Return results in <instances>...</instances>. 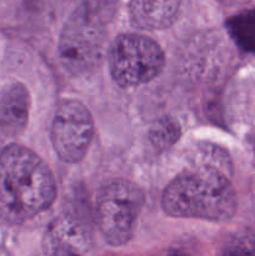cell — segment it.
Masks as SVG:
<instances>
[{"mask_svg": "<svg viewBox=\"0 0 255 256\" xmlns=\"http://www.w3.org/2000/svg\"><path fill=\"white\" fill-rule=\"evenodd\" d=\"M219 256H255V230H244L228 238Z\"/></svg>", "mask_w": 255, "mask_h": 256, "instance_id": "11", "label": "cell"}, {"mask_svg": "<svg viewBox=\"0 0 255 256\" xmlns=\"http://www.w3.org/2000/svg\"><path fill=\"white\" fill-rule=\"evenodd\" d=\"M56 185L49 166L34 152L12 144L0 152V220L22 224L54 202Z\"/></svg>", "mask_w": 255, "mask_h": 256, "instance_id": "1", "label": "cell"}, {"mask_svg": "<svg viewBox=\"0 0 255 256\" xmlns=\"http://www.w3.org/2000/svg\"><path fill=\"white\" fill-rule=\"evenodd\" d=\"M236 194L225 170L210 165L186 169L162 194V205L174 218L226 222L236 212Z\"/></svg>", "mask_w": 255, "mask_h": 256, "instance_id": "2", "label": "cell"}, {"mask_svg": "<svg viewBox=\"0 0 255 256\" xmlns=\"http://www.w3.org/2000/svg\"><path fill=\"white\" fill-rule=\"evenodd\" d=\"M180 135V128L172 119H162L152 128L149 132L150 142L155 149H168Z\"/></svg>", "mask_w": 255, "mask_h": 256, "instance_id": "12", "label": "cell"}, {"mask_svg": "<svg viewBox=\"0 0 255 256\" xmlns=\"http://www.w3.org/2000/svg\"><path fill=\"white\" fill-rule=\"evenodd\" d=\"M154 256H192L188 252H182V250H165V252H159V254L154 255Z\"/></svg>", "mask_w": 255, "mask_h": 256, "instance_id": "13", "label": "cell"}, {"mask_svg": "<svg viewBox=\"0 0 255 256\" xmlns=\"http://www.w3.org/2000/svg\"><path fill=\"white\" fill-rule=\"evenodd\" d=\"M144 204V192L134 182L114 180L96 198V222L104 239L120 246L132 238Z\"/></svg>", "mask_w": 255, "mask_h": 256, "instance_id": "4", "label": "cell"}, {"mask_svg": "<svg viewBox=\"0 0 255 256\" xmlns=\"http://www.w3.org/2000/svg\"><path fill=\"white\" fill-rule=\"evenodd\" d=\"M234 42L245 52L255 55V10H248L229 19L226 24Z\"/></svg>", "mask_w": 255, "mask_h": 256, "instance_id": "10", "label": "cell"}, {"mask_svg": "<svg viewBox=\"0 0 255 256\" xmlns=\"http://www.w3.org/2000/svg\"><path fill=\"white\" fill-rule=\"evenodd\" d=\"M105 38L104 25L92 9L75 10L60 35L59 56L65 70L80 76L96 69L104 56Z\"/></svg>", "mask_w": 255, "mask_h": 256, "instance_id": "3", "label": "cell"}, {"mask_svg": "<svg viewBox=\"0 0 255 256\" xmlns=\"http://www.w3.org/2000/svg\"><path fill=\"white\" fill-rule=\"evenodd\" d=\"M92 244V229L75 215L55 218L45 230L42 250L45 256H82Z\"/></svg>", "mask_w": 255, "mask_h": 256, "instance_id": "7", "label": "cell"}, {"mask_svg": "<svg viewBox=\"0 0 255 256\" xmlns=\"http://www.w3.org/2000/svg\"><path fill=\"white\" fill-rule=\"evenodd\" d=\"M94 136V122L86 106L76 100H64L55 112L52 142L65 162H80L86 155Z\"/></svg>", "mask_w": 255, "mask_h": 256, "instance_id": "6", "label": "cell"}, {"mask_svg": "<svg viewBox=\"0 0 255 256\" xmlns=\"http://www.w3.org/2000/svg\"><path fill=\"white\" fill-rule=\"evenodd\" d=\"M165 56L158 42L145 35L122 34L109 49L112 76L122 88L138 86L158 76Z\"/></svg>", "mask_w": 255, "mask_h": 256, "instance_id": "5", "label": "cell"}, {"mask_svg": "<svg viewBox=\"0 0 255 256\" xmlns=\"http://www.w3.org/2000/svg\"><path fill=\"white\" fill-rule=\"evenodd\" d=\"M182 0H130L132 25L142 30L166 29L176 20Z\"/></svg>", "mask_w": 255, "mask_h": 256, "instance_id": "9", "label": "cell"}, {"mask_svg": "<svg viewBox=\"0 0 255 256\" xmlns=\"http://www.w3.org/2000/svg\"><path fill=\"white\" fill-rule=\"evenodd\" d=\"M30 94L22 82L5 86L0 94V132L6 138L19 136L26 128L30 114Z\"/></svg>", "mask_w": 255, "mask_h": 256, "instance_id": "8", "label": "cell"}]
</instances>
